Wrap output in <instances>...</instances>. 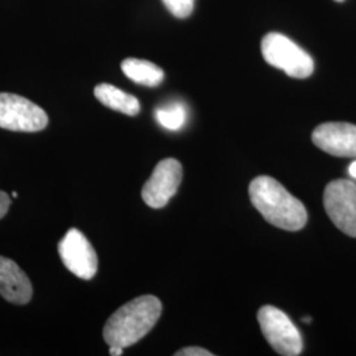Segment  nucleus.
Returning a JSON list of instances; mask_svg holds the SVG:
<instances>
[{
	"instance_id": "nucleus-1",
	"label": "nucleus",
	"mask_w": 356,
	"mask_h": 356,
	"mask_svg": "<svg viewBox=\"0 0 356 356\" xmlns=\"http://www.w3.org/2000/svg\"><path fill=\"white\" fill-rule=\"evenodd\" d=\"M248 193L254 209L272 226L285 231H300L305 227L307 222L305 206L275 178L268 176L254 178L250 184Z\"/></svg>"
},
{
	"instance_id": "nucleus-2",
	"label": "nucleus",
	"mask_w": 356,
	"mask_h": 356,
	"mask_svg": "<svg viewBox=\"0 0 356 356\" xmlns=\"http://www.w3.org/2000/svg\"><path fill=\"white\" fill-rule=\"evenodd\" d=\"M163 313V304L154 296H140L119 307L107 319L103 327L104 342L127 348L138 343L149 331Z\"/></svg>"
},
{
	"instance_id": "nucleus-3",
	"label": "nucleus",
	"mask_w": 356,
	"mask_h": 356,
	"mask_svg": "<svg viewBox=\"0 0 356 356\" xmlns=\"http://www.w3.org/2000/svg\"><path fill=\"white\" fill-rule=\"evenodd\" d=\"M261 53L268 64L281 69L292 78L304 79L314 72V61L310 54L291 38L277 32H270L264 36Z\"/></svg>"
},
{
	"instance_id": "nucleus-4",
	"label": "nucleus",
	"mask_w": 356,
	"mask_h": 356,
	"mask_svg": "<svg viewBox=\"0 0 356 356\" xmlns=\"http://www.w3.org/2000/svg\"><path fill=\"white\" fill-rule=\"evenodd\" d=\"M263 335L272 348L284 356H297L304 348L302 337L291 318L275 306H263L257 313Z\"/></svg>"
},
{
	"instance_id": "nucleus-5",
	"label": "nucleus",
	"mask_w": 356,
	"mask_h": 356,
	"mask_svg": "<svg viewBox=\"0 0 356 356\" xmlns=\"http://www.w3.org/2000/svg\"><path fill=\"white\" fill-rule=\"evenodd\" d=\"M48 115L22 95L0 92V128L16 132H38L48 126Z\"/></svg>"
},
{
	"instance_id": "nucleus-6",
	"label": "nucleus",
	"mask_w": 356,
	"mask_h": 356,
	"mask_svg": "<svg viewBox=\"0 0 356 356\" xmlns=\"http://www.w3.org/2000/svg\"><path fill=\"white\" fill-rule=\"evenodd\" d=\"M323 204L331 222L348 236L356 238V185L334 179L323 193Z\"/></svg>"
},
{
	"instance_id": "nucleus-7",
	"label": "nucleus",
	"mask_w": 356,
	"mask_h": 356,
	"mask_svg": "<svg viewBox=\"0 0 356 356\" xmlns=\"http://www.w3.org/2000/svg\"><path fill=\"white\" fill-rule=\"evenodd\" d=\"M60 257L73 275L91 280L98 270V256L88 238L76 229H70L58 243Z\"/></svg>"
},
{
	"instance_id": "nucleus-8",
	"label": "nucleus",
	"mask_w": 356,
	"mask_h": 356,
	"mask_svg": "<svg viewBox=\"0 0 356 356\" xmlns=\"http://www.w3.org/2000/svg\"><path fill=\"white\" fill-rule=\"evenodd\" d=\"M182 181V165L176 159L161 160L153 170L152 176L144 184L141 197L152 209L166 206L177 193Z\"/></svg>"
},
{
	"instance_id": "nucleus-9",
	"label": "nucleus",
	"mask_w": 356,
	"mask_h": 356,
	"mask_svg": "<svg viewBox=\"0 0 356 356\" xmlns=\"http://www.w3.org/2000/svg\"><path fill=\"white\" fill-rule=\"evenodd\" d=\"M312 140L321 151L337 157H356V126L351 123H323L313 131Z\"/></svg>"
},
{
	"instance_id": "nucleus-10",
	"label": "nucleus",
	"mask_w": 356,
	"mask_h": 356,
	"mask_svg": "<svg viewBox=\"0 0 356 356\" xmlns=\"http://www.w3.org/2000/svg\"><path fill=\"white\" fill-rule=\"evenodd\" d=\"M33 294V288L26 272L13 260L0 256V296L15 305H26Z\"/></svg>"
},
{
	"instance_id": "nucleus-11",
	"label": "nucleus",
	"mask_w": 356,
	"mask_h": 356,
	"mask_svg": "<svg viewBox=\"0 0 356 356\" xmlns=\"http://www.w3.org/2000/svg\"><path fill=\"white\" fill-rule=\"evenodd\" d=\"M94 95L106 107L119 111L128 116H136L140 113V103L136 97L118 89L110 83H101L95 86Z\"/></svg>"
},
{
	"instance_id": "nucleus-12",
	"label": "nucleus",
	"mask_w": 356,
	"mask_h": 356,
	"mask_svg": "<svg viewBox=\"0 0 356 356\" xmlns=\"http://www.w3.org/2000/svg\"><path fill=\"white\" fill-rule=\"evenodd\" d=\"M122 70L131 81L147 88H156L164 81L163 69L145 60L127 58L122 63Z\"/></svg>"
},
{
	"instance_id": "nucleus-13",
	"label": "nucleus",
	"mask_w": 356,
	"mask_h": 356,
	"mask_svg": "<svg viewBox=\"0 0 356 356\" xmlns=\"http://www.w3.org/2000/svg\"><path fill=\"white\" fill-rule=\"evenodd\" d=\"M154 116L161 127L169 131H178L188 120V110L181 102H170L156 108Z\"/></svg>"
},
{
	"instance_id": "nucleus-14",
	"label": "nucleus",
	"mask_w": 356,
	"mask_h": 356,
	"mask_svg": "<svg viewBox=\"0 0 356 356\" xmlns=\"http://www.w3.org/2000/svg\"><path fill=\"white\" fill-rule=\"evenodd\" d=\"M195 0H163L168 11L178 19H186L194 10Z\"/></svg>"
},
{
	"instance_id": "nucleus-15",
	"label": "nucleus",
	"mask_w": 356,
	"mask_h": 356,
	"mask_svg": "<svg viewBox=\"0 0 356 356\" xmlns=\"http://www.w3.org/2000/svg\"><path fill=\"white\" fill-rule=\"evenodd\" d=\"M176 356H213L214 354H211L210 351L204 350L202 347H186V348H182L177 351Z\"/></svg>"
},
{
	"instance_id": "nucleus-16",
	"label": "nucleus",
	"mask_w": 356,
	"mask_h": 356,
	"mask_svg": "<svg viewBox=\"0 0 356 356\" xmlns=\"http://www.w3.org/2000/svg\"><path fill=\"white\" fill-rule=\"evenodd\" d=\"M11 206V198L6 191H0V219L4 218L6 214L8 213Z\"/></svg>"
},
{
	"instance_id": "nucleus-17",
	"label": "nucleus",
	"mask_w": 356,
	"mask_h": 356,
	"mask_svg": "<svg viewBox=\"0 0 356 356\" xmlns=\"http://www.w3.org/2000/svg\"><path fill=\"white\" fill-rule=\"evenodd\" d=\"M123 350H124V348H122V347H116V346H111V347H110V355H123Z\"/></svg>"
},
{
	"instance_id": "nucleus-18",
	"label": "nucleus",
	"mask_w": 356,
	"mask_h": 356,
	"mask_svg": "<svg viewBox=\"0 0 356 356\" xmlns=\"http://www.w3.org/2000/svg\"><path fill=\"white\" fill-rule=\"evenodd\" d=\"M348 173H350V176L353 178H355L356 179V161H354L350 168H348Z\"/></svg>"
},
{
	"instance_id": "nucleus-19",
	"label": "nucleus",
	"mask_w": 356,
	"mask_h": 356,
	"mask_svg": "<svg viewBox=\"0 0 356 356\" xmlns=\"http://www.w3.org/2000/svg\"><path fill=\"white\" fill-rule=\"evenodd\" d=\"M310 317H304V318H302V321H304V322H305V323H310V322H312V321H310Z\"/></svg>"
},
{
	"instance_id": "nucleus-20",
	"label": "nucleus",
	"mask_w": 356,
	"mask_h": 356,
	"mask_svg": "<svg viewBox=\"0 0 356 356\" xmlns=\"http://www.w3.org/2000/svg\"><path fill=\"white\" fill-rule=\"evenodd\" d=\"M13 198H17V193L16 191H13Z\"/></svg>"
},
{
	"instance_id": "nucleus-21",
	"label": "nucleus",
	"mask_w": 356,
	"mask_h": 356,
	"mask_svg": "<svg viewBox=\"0 0 356 356\" xmlns=\"http://www.w3.org/2000/svg\"><path fill=\"white\" fill-rule=\"evenodd\" d=\"M335 1H343V0H335Z\"/></svg>"
}]
</instances>
